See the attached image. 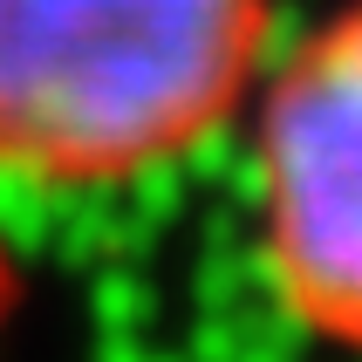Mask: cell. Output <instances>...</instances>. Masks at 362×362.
<instances>
[{"label":"cell","instance_id":"cell-1","mask_svg":"<svg viewBox=\"0 0 362 362\" xmlns=\"http://www.w3.org/2000/svg\"><path fill=\"white\" fill-rule=\"evenodd\" d=\"M274 0H0V185L130 192L246 117Z\"/></svg>","mask_w":362,"mask_h":362},{"label":"cell","instance_id":"cell-3","mask_svg":"<svg viewBox=\"0 0 362 362\" xmlns=\"http://www.w3.org/2000/svg\"><path fill=\"white\" fill-rule=\"evenodd\" d=\"M14 308H21V274H14V253H7V240H0V349H7Z\"/></svg>","mask_w":362,"mask_h":362},{"label":"cell","instance_id":"cell-2","mask_svg":"<svg viewBox=\"0 0 362 362\" xmlns=\"http://www.w3.org/2000/svg\"><path fill=\"white\" fill-rule=\"evenodd\" d=\"M246 137L267 301L315 349L362 362V0L274 48Z\"/></svg>","mask_w":362,"mask_h":362}]
</instances>
